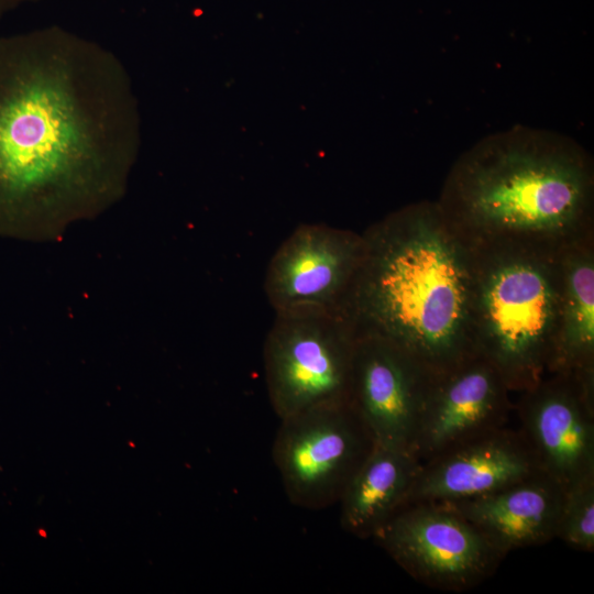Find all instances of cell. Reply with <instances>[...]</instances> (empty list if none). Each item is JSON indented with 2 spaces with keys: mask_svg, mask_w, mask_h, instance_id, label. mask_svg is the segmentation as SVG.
Returning <instances> with one entry per match:
<instances>
[{
  "mask_svg": "<svg viewBox=\"0 0 594 594\" xmlns=\"http://www.w3.org/2000/svg\"><path fill=\"white\" fill-rule=\"evenodd\" d=\"M558 334L547 374L594 367V237L561 250Z\"/></svg>",
  "mask_w": 594,
  "mask_h": 594,
  "instance_id": "9a60e30c",
  "label": "cell"
},
{
  "mask_svg": "<svg viewBox=\"0 0 594 594\" xmlns=\"http://www.w3.org/2000/svg\"><path fill=\"white\" fill-rule=\"evenodd\" d=\"M538 472L521 432L504 426L420 463L406 504L470 499Z\"/></svg>",
  "mask_w": 594,
  "mask_h": 594,
  "instance_id": "7c38bea8",
  "label": "cell"
},
{
  "mask_svg": "<svg viewBox=\"0 0 594 594\" xmlns=\"http://www.w3.org/2000/svg\"><path fill=\"white\" fill-rule=\"evenodd\" d=\"M356 332L344 317L276 315L263 348L266 388L279 419L350 403Z\"/></svg>",
  "mask_w": 594,
  "mask_h": 594,
  "instance_id": "5b68a950",
  "label": "cell"
},
{
  "mask_svg": "<svg viewBox=\"0 0 594 594\" xmlns=\"http://www.w3.org/2000/svg\"><path fill=\"white\" fill-rule=\"evenodd\" d=\"M373 538L411 578L440 591L477 586L505 558L446 503L405 504Z\"/></svg>",
  "mask_w": 594,
  "mask_h": 594,
  "instance_id": "52a82bcc",
  "label": "cell"
},
{
  "mask_svg": "<svg viewBox=\"0 0 594 594\" xmlns=\"http://www.w3.org/2000/svg\"><path fill=\"white\" fill-rule=\"evenodd\" d=\"M136 101L118 59L57 28L0 37V227L56 239L124 193Z\"/></svg>",
  "mask_w": 594,
  "mask_h": 594,
  "instance_id": "6da1fadb",
  "label": "cell"
},
{
  "mask_svg": "<svg viewBox=\"0 0 594 594\" xmlns=\"http://www.w3.org/2000/svg\"><path fill=\"white\" fill-rule=\"evenodd\" d=\"M517 414L539 469L563 490L594 473V367L546 374Z\"/></svg>",
  "mask_w": 594,
  "mask_h": 594,
  "instance_id": "9c48e42d",
  "label": "cell"
},
{
  "mask_svg": "<svg viewBox=\"0 0 594 594\" xmlns=\"http://www.w3.org/2000/svg\"><path fill=\"white\" fill-rule=\"evenodd\" d=\"M374 441L350 403L280 419L273 460L289 501L307 509L337 503Z\"/></svg>",
  "mask_w": 594,
  "mask_h": 594,
  "instance_id": "8992f818",
  "label": "cell"
},
{
  "mask_svg": "<svg viewBox=\"0 0 594 594\" xmlns=\"http://www.w3.org/2000/svg\"><path fill=\"white\" fill-rule=\"evenodd\" d=\"M509 388L498 371L475 353L437 374L426 397L411 452L420 463L505 426Z\"/></svg>",
  "mask_w": 594,
  "mask_h": 594,
  "instance_id": "8fae6325",
  "label": "cell"
},
{
  "mask_svg": "<svg viewBox=\"0 0 594 594\" xmlns=\"http://www.w3.org/2000/svg\"><path fill=\"white\" fill-rule=\"evenodd\" d=\"M473 248L472 332L475 353L522 392L548 371L561 304L560 251Z\"/></svg>",
  "mask_w": 594,
  "mask_h": 594,
  "instance_id": "277c9868",
  "label": "cell"
},
{
  "mask_svg": "<svg viewBox=\"0 0 594 594\" xmlns=\"http://www.w3.org/2000/svg\"><path fill=\"white\" fill-rule=\"evenodd\" d=\"M557 539L569 547L594 550V473L575 481L563 490Z\"/></svg>",
  "mask_w": 594,
  "mask_h": 594,
  "instance_id": "2e32d148",
  "label": "cell"
},
{
  "mask_svg": "<svg viewBox=\"0 0 594 594\" xmlns=\"http://www.w3.org/2000/svg\"><path fill=\"white\" fill-rule=\"evenodd\" d=\"M437 204L471 246L560 251L594 237L593 162L571 138L513 127L455 161Z\"/></svg>",
  "mask_w": 594,
  "mask_h": 594,
  "instance_id": "3957f363",
  "label": "cell"
},
{
  "mask_svg": "<svg viewBox=\"0 0 594 594\" xmlns=\"http://www.w3.org/2000/svg\"><path fill=\"white\" fill-rule=\"evenodd\" d=\"M562 498V486L538 472L490 494L446 504L506 556L557 539Z\"/></svg>",
  "mask_w": 594,
  "mask_h": 594,
  "instance_id": "4fadbf2b",
  "label": "cell"
},
{
  "mask_svg": "<svg viewBox=\"0 0 594 594\" xmlns=\"http://www.w3.org/2000/svg\"><path fill=\"white\" fill-rule=\"evenodd\" d=\"M362 235L364 258L346 310L355 332L392 341L435 374L475 354L473 248L437 201L407 205Z\"/></svg>",
  "mask_w": 594,
  "mask_h": 594,
  "instance_id": "7a4b0ae2",
  "label": "cell"
},
{
  "mask_svg": "<svg viewBox=\"0 0 594 594\" xmlns=\"http://www.w3.org/2000/svg\"><path fill=\"white\" fill-rule=\"evenodd\" d=\"M419 466L410 450L374 444L338 501L342 528L373 538L406 504Z\"/></svg>",
  "mask_w": 594,
  "mask_h": 594,
  "instance_id": "5bb4252c",
  "label": "cell"
},
{
  "mask_svg": "<svg viewBox=\"0 0 594 594\" xmlns=\"http://www.w3.org/2000/svg\"><path fill=\"white\" fill-rule=\"evenodd\" d=\"M36 0H0V16L14 10L19 6Z\"/></svg>",
  "mask_w": 594,
  "mask_h": 594,
  "instance_id": "e0dca14e",
  "label": "cell"
},
{
  "mask_svg": "<svg viewBox=\"0 0 594 594\" xmlns=\"http://www.w3.org/2000/svg\"><path fill=\"white\" fill-rule=\"evenodd\" d=\"M364 253L363 235L352 230L298 226L266 270L264 289L275 314L346 318Z\"/></svg>",
  "mask_w": 594,
  "mask_h": 594,
  "instance_id": "ba28073f",
  "label": "cell"
},
{
  "mask_svg": "<svg viewBox=\"0 0 594 594\" xmlns=\"http://www.w3.org/2000/svg\"><path fill=\"white\" fill-rule=\"evenodd\" d=\"M437 374L392 341L356 333L350 404L374 444L407 449Z\"/></svg>",
  "mask_w": 594,
  "mask_h": 594,
  "instance_id": "30bf717a",
  "label": "cell"
}]
</instances>
